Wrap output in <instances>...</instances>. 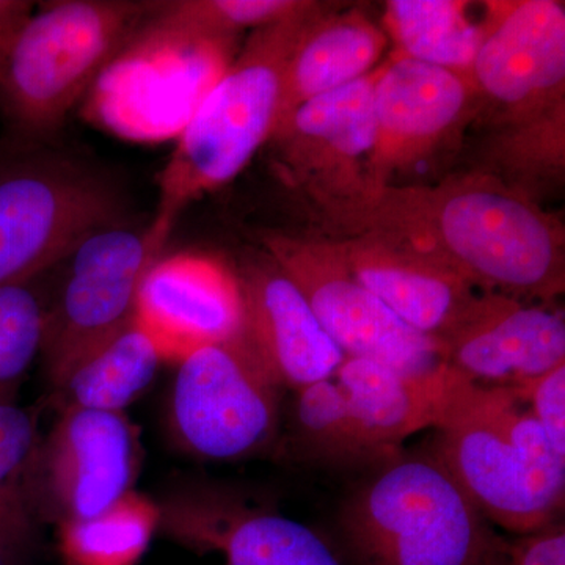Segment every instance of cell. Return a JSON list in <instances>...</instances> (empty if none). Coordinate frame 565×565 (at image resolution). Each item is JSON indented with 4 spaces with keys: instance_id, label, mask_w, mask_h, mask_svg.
Masks as SVG:
<instances>
[{
    "instance_id": "cell-1",
    "label": "cell",
    "mask_w": 565,
    "mask_h": 565,
    "mask_svg": "<svg viewBox=\"0 0 565 565\" xmlns=\"http://www.w3.org/2000/svg\"><path fill=\"white\" fill-rule=\"evenodd\" d=\"M341 232L377 234L482 292L534 303L564 292L563 223L484 170L386 185Z\"/></svg>"
},
{
    "instance_id": "cell-2",
    "label": "cell",
    "mask_w": 565,
    "mask_h": 565,
    "mask_svg": "<svg viewBox=\"0 0 565 565\" xmlns=\"http://www.w3.org/2000/svg\"><path fill=\"white\" fill-rule=\"evenodd\" d=\"M323 7L310 0L288 20L253 31L243 51L204 93L159 178L156 225L172 233L189 204L233 181L270 140L286 65Z\"/></svg>"
},
{
    "instance_id": "cell-3",
    "label": "cell",
    "mask_w": 565,
    "mask_h": 565,
    "mask_svg": "<svg viewBox=\"0 0 565 565\" xmlns=\"http://www.w3.org/2000/svg\"><path fill=\"white\" fill-rule=\"evenodd\" d=\"M435 430L433 455L487 523L523 535L559 520L565 455L514 388L468 382Z\"/></svg>"
},
{
    "instance_id": "cell-4",
    "label": "cell",
    "mask_w": 565,
    "mask_h": 565,
    "mask_svg": "<svg viewBox=\"0 0 565 565\" xmlns=\"http://www.w3.org/2000/svg\"><path fill=\"white\" fill-rule=\"evenodd\" d=\"M156 3L62 0L33 10L0 54V109L20 139L61 129Z\"/></svg>"
},
{
    "instance_id": "cell-5",
    "label": "cell",
    "mask_w": 565,
    "mask_h": 565,
    "mask_svg": "<svg viewBox=\"0 0 565 565\" xmlns=\"http://www.w3.org/2000/svg\"><path fill=\"white\" fill-rule=\"evenodd\" d=\"M340 531L359 565H468L494 535L433 451L385 459L345 498Z\"/></svg>"
},
{
    "instance_id": "cell-6",
    "label": "cell",
    "mask_w": 565,
    "mask_h": 565,
    "mask_svg": "<svg viewBox=\"0 0 565 565\" xmlns=\"http://www.w3.org/2000/svg\"><path fill=\"white\" fill-rule=\"evenodd\" d=\"M128 225L117 182L61 152L0 159V286L41 277L87 237Z\"/></svg>"
},
{
    "instance_id": "cell-7",
    "label": "cell",
    "mask_w": 565,
    "mask_h": 565,
    "mask_svg": "<svg viewBox=\"0 0 565 565\" xmlns=\"http://www.w3.org/2000/svg\"><path fill=\"white\" fill-rule=\"evenodd\" d=\"M282 390L244 333L204 345L178 363L170 434L199 459H247L277 438Z\"/></svg>"
},
{
    "instance_id": "cell-8",
    "label": "cell",
    "mask_w": 565,
    "mask_h": 565,
    "mask_svg": "<svg viewBox=\"0 0 565 565\" xmlns=\"http://www.w3.org/2000/svg\"><path fill=\"white\" fill-rule=\"evenodd\" d=\"M486 6L484 39L470 81L490 131L565 120L564 3Z\"/></svg>"
},
{
    "instance_id": "cell-9",
    "label": "cell",
    "mask_w": 565,
    "mask_h": 565,
    "mask_svg": "<svg viewBox=\"0 0 565 565\" xmlns=\"http://www.w3.org/2000/svg\"><path fill=\"white\" fill-rule=\"evenodd\" d=\"M170 234L151 222L114 226L87 237L47 307L43 356L50 382L136 319L141 281Z\"/></svg>"
},
{
    "instance_id": "cell-10",
    "label": "cell",
    "mask_w": 565,
    "mask_h": 565,
    "mask_svg": "<svg viewBox=\"0 0 565 565\" xmlns=\"http://www.w3.org/2000/svg\"><path fill=\"white\" fill-rule=\"evenodd\" d=\"M377 74L379 66L362 79L297 107L269 140L282 177L340 232L370 200L367 161Z\"/></svg>"
},
{
    "instance_id": "cell-11",
    "label": "cell",
    "mask_w": 565,
    "mask_h": 565,
    "mask_svg": "<svg viewBox=\"0 0 565 565\" xmlns=\"http://www.w3.org/2000/svg\"><path fill=\"white\" fill-rule=\"evenodd\" d=\"M267 255L281 267L345 356L408 374L440 366V349L401 321L334 256L327 239L266 233Z\"/></svg>"
},
{
    "instance_id": "cell-12",
    "label": "cell",
    "mask_w": 565,
    "mask_h": 565,
    "mask_svg": "<svg viewBox=\"0 0 565 565\" xmlns=\"http://www.w3.org/2000/svg\"><path fill=\"white\" fill-rule=\"evenodd\" d=\"M373 114L370 199L445 150L478 117L479 103L470 77L394 55L379 66Z\"/></svg>"
},
{
    "instance_id": "cell-13",
    "label": "cell",
    "mask_w": 565,
    "mask_h": 565,
    "mask_svg": "<svg viewBox=\"0 0 565 565\" xmlns=\"http://www.w3.org/2000/svg\"><path fill=\"white\" fill-rule=\"evenodd\" d=\"M139 429L125 412H62L36 457L40 522L88 519L132 490L140 473Z\"/></svg>"
},
{
    "instance_id": "cell-14",
    "label": "cell",
    "mask_w": 565,
    "mask_h": 565,
    "mask_svg": "<svg viewBox=\"0 0 565 565\" xmlns=\"http://www.w3.org/2000/svg\"><path fill=\"white\" fill-rule=\"evenodd\" d=\"M136 321L161 353L180 363L204 345L244 333L239 275L200 253L159 258L141 281Z\"/></svg>"
},
{
    "instance_id": "cell-15",
    "label": "cell",
    "mask_w": 565,
    "mask_h": 565,
    "mask_svg": "<svg viewBox=\"0 0 565 565\" xmlns=\"http://www.w3.org/2000/svg\"><path fill=\"white\" fill-rule=\"evenodd\" d=\"M440 356L471 384L519 388L565 363L564 311L481 292Z\"/></svg>"
},
{
    "instance_id": "cell-16",
    "label": "cell",
    "mask_w": 565,
    "mask_h": 565,
    "mask_svg": "<svg viewBox=\"0 0 565 565\" xmlns=\"http://www.w3.org/2000/svg\"><path fill=\"white\" fill-rule=\"evenodd\" d=\"M327 243L367 291L438 349L481 294L438 264L377 234H348Z\"/></svg>"
},
{
    "instance_id": "cell-17",
    "label": "cell",
    "mask_w": 565,
    "mask_h": 565,
    "mask_svg": "<svg viewBox=\"0 0 565 565\" xmlns=\"http://www.w3.org/2000/svg\"><path fill=\"white\" fill-rule=\"evenodd\" d=\"M244 334L282 388L329 381L345 355L318 321L303 294L267 253L245 264Z\"/></svg>"
},
{
    "instance_id": "cell-18",
    "label": "cell",
    "mask_w": 565,
    "mask_h": 565,
    "mask_svg": "<svg viewBox=\"0 0 565 565\" xmlns=\"http://www.w3.org/2000/svg\"><path fill=\"white\" fill-rule=\"evenodd\" d=\"M356 434L371 459L385 460L412 435L438 429L468 384L441 363L433 371L403 373L385 364L345 356L334 374Z\"/></svg>"
},
{
    "instance_id": "cell-19",
    "label": "cell",
    "mask_w": 565,
    "mask_h": 565,
    "mask_svg": "<svg viewBox=\"0 0 565 565\" xmlns=\"http://www.w3.org/2000/svg\"><path fill=\"white\" fill-rule=\"evenodd\" d=\"M193 548L215 550L226 565H343L321 534L269 511L232 504H200L162 525Z\"/></svg>"
},
{
    "instance_id": "cell-20",
    "label": "cell",
    "mask_w": 565,
    "mask_h": 565,
    "mask_svg": "<svg viewBox=\"0 0 565 565\" xmlns=\"http://www.w3.org/2000/svg\"><path fill=\"white\" fill-rule=\"evenodd\" d=\"M388 44L384 29L362 10L326 3L286 65L275 128L302 104L373 73Z\"/></svg>"
},
{
    "instance_id": "cell-21",
    "label": "cell",
    "mask_w": 565,
    "mask_h": 565,
    "mask_svg": "<svg viewBox=\"0 0 565 565\" xmlns=\"http://www.w3.org/2000/svg\"><path fill=\"white\" fill-rule=\"evenodd\" d=\"M161 353L136 319L52 382L58 411L122 412L154 381Z\"/></svg>"
},
{
    "instance_id": "cell-22",
    "label": "cell",
    "mask_w": 565,
    "mask_h": 565,
    "mask_svg": "<svg viewBox=\"0 0 565 565\" xmlns=\"http://www.w3.org/2000/svg\"><path fill=\"white\" fill-rule=\"evenodd\" d=\"M468 6L457 0H390L384 31L396 55L470 77L484 21H471Z\"/></svg>"
},
{
    "instance_id": "cell-23",
    "label": "cell",
    "mask_w": 565,
    "mask_h": 565,
    "mask_svg": "<svg viewBox=\"0 0 565 565\" xmlns=\"http://www.w3.org/2000/svg\"><path fill=\"white\" fill-rule=\"evenodd\" d=\"M162 525V509L129 490L98 514L58 525V546L68 565H137Z\"/></svg>"
},
{
    "instance_id": "cell-24",
    "label": "cell",
    "mask_w": 565,
    "mask_h": 565,
    "mask_svg": "<svg viewBox=\"0 0 565 565\" xmlns=\"http://www.w3.org/2000/svg\"><path fill=\"white\" fill-rule=\"evenodd\" d=\"M41 440L35 408L0 404V541L24 556L41 523L33 492Z\"/></svg>"
},
{
    "instance_id": "cell-25",
    "label": "cell",
    "mask_w": 565,
    "mask_h": 565,
    "mask_svg": "<svg viewBox=\"0 0 565 565\" xmlns=\"http://www.w3.org/2000/svg\"><path fill=\"white\" fill-rule=\"evenodd\" d=\"M291 429L294 449L308 459L341 465L373 460L334 379L294 392Z\"/></svg>"
},
{
    "instance_id": "cell-26",
    "label": "cell",
    "mask_w": 565,
    "mask_h": 565,
    "mask_svg": "<svg viewBox=\"0 0 565 565\" xmlns=\"http://www.w3.org/2000/svg\"><path fill=\"white\" fill-rule=\"evenodd\" d=\"M40 278L0 286V404L18 403L22 382L43 349L51 297Z\"/></svg>"
},
{
    "instance_id": "cell-27",
    "label": "cell",
    "mask_w": 565,
    "mask_h": 565,
    "mask_svg": "<svg viewBox=\"0 0 565 565\" xmlns=\"http://www.w3.org/2000/svg\"><path fill=\"white\" fill-rule=\"evenodd\" d=\"M310 0H180L156 2L154 17L212 40L232 41L302 11Z\"/></svg>"
},
{
    "instance_id": "cell-28",
    "label": "cell",
    "mask_w": 565,
    "mask_h": 565,
    "mask_svg": "<svg viewBox=\"0 0 565 565\" xmlns=\"http://www.w3.org/2000/svg\"><path fill=\"white\" fill-rule=\"evenodd\" d=\"M514 390L553 445L565 455V363Z\"/></svg>"
},
{
    "instance_id": "cell-29",
    "label": "cell",
    "mask_w": 565,
    "mask_h": 565,
    "mask_svg": "<svg viewBox=\"0 0 565 565\" xmlns=\"http://www.w3.org/2000/svg\"><path fill=\"white\" fill-rule=\"evenodd\" d=\"M512 565H565V526L563 520L534 533L519 535L511 542Z\"/></svg>"
},
{
    "instance_id": "cell-30",
    "label": "cell",
    "mask_w": 565,
    "mask_h": 565,
    "mask_svg": "<svg viewBox=\"0 0 565 565\" xmlns=\"http://www.w3.org/2000/svg\"><path fill=\"white\" fill-rule=\"evenodd\" d=\"M35 7L24 0H0V54L10 46Z\"/></svg>"
},
{
    "instance_id": "cell-31",
    "label": "cell",
    "mask_w": 565,
    "mask_h": 565,
    "mask_svg": "<svg viewBox=\"0 0 565 565\" xmlns=\"http://www.w3.org/2000/svg\"><path fill=\"white\" fill-rule=\"evenodd\" d=\"M468 565H512L511 542L494 533L489 544Z\"/></svg>"
},
{
    "instance_id": "cell-32",
    "label": "cell",
    "mask_w": 565,
    "mask_h": 565,
    "mask_svg": "<svg viewBox=\"0 0 565 565\" xmlns=\"http://www.w3.org/2000/svg\"><path fill=\"white\" fill-rule=\"evenodd\" d=\"M28 556L21 555L6 542L0 541V565H24Z\"/></svg>"
}]
</instances>
